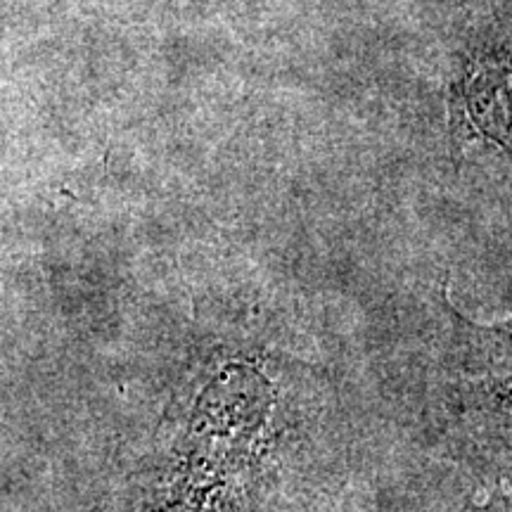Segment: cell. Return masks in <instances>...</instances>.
Segmentation results:
<instances>
[{
    "label": "cell",
    "instance_id": "obj_1",
    "mask_svg": "<svg viewBox=\"0 0 512 512\" xmlns=\"http://www.w3.org/2000/svg\"><path fill=\"white\" fill-rule=\"evenodd\" d=\"M287 427L280 392L249 356L204 370L169 441L164 512H238L273 475Z\"/></svg>",
    "mask_w": 512,
    "mask_h": 512
},
{
    "label": "cell",
    "instance_id": "obj_2",
    "mask_svg": "<svg viewBox=\"0 0 512 512\" xmlns=\"http://www.w3.org/2000/svg\"><path fill=\"white\" fill-rule=\"evenodd\" d=\"M451 124L463 138H482L512 162V0H494L460 50L451 81ZM465 375L512 368V318L477 325L456 316Z\"/></svg>",
    "mask_w": 512,
    "mask_h": 512
},
{
    "label": "cell",
    "instance_id": "obj_3",
    "mask_svg": "<svg viewBox=\"0 0 512 512\" xmlns=\"http://www.w3.org/2000/svg\"><path fill=\"white\" fill-rule=\"evenodd\" d=\"M441 446L512 489V368L446 382L434 403Z\"/></svg>",
    "mask_w": 512,
    "mask_h": 512
},
{
    "label": "cell",
    "instance_id": "obj_4",
    "mask_svg": "<svg viewBox=\"0 0 512 512\" xmlns=\"http://www.w3.org/2000/svg\"><path fill=\"white\" fill-rule=\"evenodd\" d=\"M460 512H512V489L503 484H494V489L484 498H467Z\"/></svg>",
    "mask_w": 512,
    "mask_h": 512
}]
</instances>
